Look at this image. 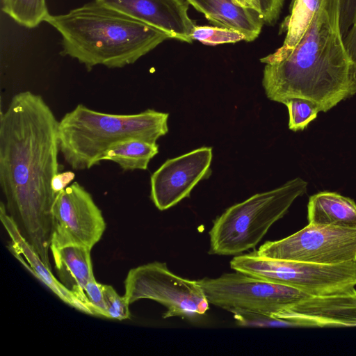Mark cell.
Masks as SVG:
<instances>
[{"label": "cell", "instance_id": "24", "mask_svg": "<svg viewBox=\"0 0 356 356\" xmlns=\"http://www.w3.org/2000/svg\"><path fill=\"white\" fill-rule=\"evenodd\" d=\"M238 5L256 12L264 24L273 25L279 19L284 0H234Z\"/></svg>", "mask_w": 356, "mask_h": 356}, {"label": "cell", "instance_id": "22", "mask_svg": "<svg viewBox=\"0 0 356 356\" xmlns=\"http://www.w3.org/2000/svg\"><path fill=\"white\" fill-rule=\"evenodd\" d=\"M193 40H198L205 45H218L245 40L241 32L216 26H195L191 34Z\"/></svg>", "mask_w": 356, "mask_h": 356}, {"label": "cell", "instance_id": "15", "mask_svg": "<svg viewBox=\"0 0 356 356\" xmlns=\"http://www.w3.org/2000/svg\"><path fill=\"white\" fill-rule=\"evenodd\" d=\"M214 26L241 32L245 41L254 40L264 22L254 10L238 5L234 0H186Z\"/></svg>", "mask_w": 356, "mask_h": 356}, {"label": "cell", "instance_id": "29", "mask_svg": "<svg viewBox=\"0 0 356 356\" xmlns=\"http://www.w3.org/2000/svg\"><path fill=\"white\" fill-rule=\"evenodd\" d=\"M346 51L356 67V22L343 38Z\"/></svg>", "mask_w": 356, "mask_h": 356}, {"label": "cell", "instance_id": "6", "mask_svg": "<svg viewBox=\"0 0 356 356\" xmlns=\"http://www.w3.org/2000/svg\"><path fill=\"white\" fill-rule=\"evenodd\" d=\"M230 267L250 276L297 289L311 296L341 293L356 286V262L318 264L269 259L254 252L234 257Z\"/></svg>", "mask_w": 356, "mask_h": 356}, {"label": "cell", "instance_id": "21", "mask_svg": "<svg viewBox=\"0 0 356 356\" xmlns=\"http://www.w3.org/2000/svg\"><path fill=\"white\" fill-rule=\"evenodd\" d=\"M282 104L288 108L289 128L293 131L304 130L320 112L315 103L302 97H291L284 100Z\"/></svg>", "mask_w": 356, "mask_h": 356}, {"label": "cell", "instance_id": "27", "mask_svg": "<svg viewBox=\"0 0 356 356\" xmlns=\"http://www.w3.org/2000/svg\"><path fill=\"white\" fill-rule=\"evenodd\" d=\"M339 24L344 38L356 22V0H339Z\"/></svg>", "mask_w": 356, "mask_h": 356}, {"label": "cell", "instance_id": "12", "mask_svg": "<svg viewBox=\"0 0 356 356\" xmlns=\"http://www.w3.org/2000/svg\"><path fill=\"white\" fill-rule=\"evenodd\" d=\"M272 316L292 322L296 327H356V289L308 296Z\"/></svg>", "mask_w": 356, "mask_h": 356}, {"label": "cell", "instance_id": "28", "mask_svg": "<svg viewBox=\"0 0 356 356\" xmlns=\"http://www.w3.org/2000/svg\"><path fill=\"white\" fill-rule=\"evenodd\" d=\"M75 177V174L72 171L58 172L52 179V188L57 194L65 189L67 185L72 182Z\"/></svg>", "mask_w": 356, "mask_h": 356}, {"label": "cell", "instance_id": "8", "mask_svg": "<svg viewBox=\"0 0 356 356\" xmlns=\"http://www.w3.org/2000/svg\"><path fill=\"white\" fill-rule=\"evenodd\" d=\"M197 281L209 304L231 313L246 311L273 316L311 296L297 289L238 271Z\"/></svg>", "mask_w": 356, "mask_h": 356}, {"label": "cell", "instance_id": "14", "mask_svg": "<svg viewBox=\"0 0 356 356\" xmlns=\"http://www.w3.org/2000/svg\"><path fill=\"white\" fill-rule=\"evenodd\" d=\"M0 220L11 239L10 250L26 268L65 303L79 312L94 316L90 307L79 300L54 276L52 271L46 266L39 255L21 235L15 222L7 213L3 202L0 204Z\"/></svg>", "mask_w": 356, "mask_h": 356}, {"label": "cell", "instance_id": "1", "mask_svg": "<svg viewBox=\"0 0 356 356\" xmlns=\"http://www.w3.org/2000/svg\"><path fill=\"white\" fill-rule=\"evenodd\" d=\"M58 123L43 97L29 90L15 94L0 117V186L6 210L51 270Z\"/></svg>", "mask_w": 356, "mask_h": 356}, {"label": "cell", "instance_id": "19", "mask_svg": "<svg viewBox=\"0 0 356 356\" xmlns=\"http://www.w3.org/2000/svg\"><path fill=\"white\" fill-rule=\"evenodd\" d=\"M322 0H293L291 14L283 22L282 31L286 32L283 44L271 58H280L291 52L307 31Z\"/></svg>", "mask_w": 356, "mask_h": 356}, {"label": "cell", "instance_id": "4", "mask_svg": "<svg viewBox=\"0 0 356 356\" xmlns=\"http://www.w3.org/2000/svg\"><path fill=\"white\" fill-rule=\"evenodd\" d=\"M169 114L147 109L134 114H113L79 104L58 123L59 150L74 170L98 165L113 143L137 138L156 143L168 131Z\"/></svg>", "mask_w": 356, "mask_h": 356}, {"label": "cell", "instance_id": "20", "mask_svg": "<svg viewBox=\"0 0 356 356\" xmlns=\"http://www.w3.org/2000/svg\"><path fill=\"white\" fill-rule=\"evenodd\" d=\"M2 10L17 24L36 27L49 15L45 0H2Z\"/></svg>", "mask_w": 356, "mask_h": 356}, {"label": "cell", "instance_id": "3", "mask_svg": "<svg viewBox=\"0 0 356 356\" xmlns=\"http://www.w3.org/2000/svg\"><path fill=\"white\" fill-rule=\"evenodd\" d=\"M45 22L62 36L63 53L88 70L133 64L165 40V32L95 0Z\"/></svg>", "mask_w": 356, "mask_h": 356}, {"label": "cell", "instance_id": "2", "mask_svg": "<svg viewBox=\"0 0 356 356\" xmlns=\"http://www.w3.org/2000/svg\"><path fill=\"white\" fill-rule=\"evenodd\" d=\"M339 0H322L305 34L288 54L260 59L267 97H302L326 112L356 93V67L343 42Z\"/></svg>", "mask_w": 356, "mask_h": 356}, {"label": "cell", "instance_id": "10", "mask_svg": "<svg viewBox=\"0 0 356 356\" xmlns=\"http://www.w3.org/2000/svg\"><path fill=\"white\" fill-rule=\"evenodd\" d=\"M52 214L50 249L77 245L92 250L106 229L102 211L76 181L57 193Z\"/></svg>", "mask_w": 356, "mask_h": 356}, {"label": "cell", "instance_id": "13", "mask_svg": "<svg viewBox=\"0 0 356 356\" xmlns=\"http://www.w3.org/2000/svg\"><path fill=\"white\" fill-rule=\"evenodd\" d=\"M137 20L154 26L170 39L191 43L195 26L188 14L186 0H96Z\"/></svg>", "mask_w": 356, "mask_h": 356}, {"label": "cell", "instance_id": "23", "mask_svg": "<svg viewBox=\"0 0 356 356\" xmlns=\"http://www.w3.org/2000/svg\"><path fill=\"white\" fill-rule=\"evenodd\" d=\"M236 323L243 327H296L290 321L276 318L270 315L246 311L232 312Z\"/></svg>", "mask_w": 356, "mask_h": 356}, {"label": "cell", "instance_id": "26", "mask_svg": "<svg viewBox=\"0 0 356 356\" xmlns=\"http://www.w3.org/2000/svg\"><path fill=\"white\" fill-rule=\"evenodd\" d=\"M85 291L88 301L96 313V316L107 318L104 301L102 284L96 281L94 273L90 275Z\"/></svg>", "mask_w": 356, "mask_h": 356}, {"label": "cell", "instance_id": "5", "mask_svg": "<svg viewBox=\"0 0 356 356\" xmlns=\"http://www.w3.org/2000/svg\"><path fill=\"white\" fill-rule=\"evenodd\" d=\"M307 188V182L296 177L231 206L213 221L209 253L235 255L254 248Z\"/></svg>", "mask_w": 356, "mask_h": 356}, {"label": "cell", "instance_id": "17", "mask_svg": "<svg viewBox=\"0 0 356 356\" xmlns=\"http://www.w3.org/2000/svg\"><path fill=\"white\" fill-rule=\"evenodd\" d=\"M309 223L356 228V204L334 192L312 195L307 204Z\"/></svg>", "mask_w": 356, "mask_h": 356}, {"label": "cell", "instance_id": "11", "mask_svg": "<svg viewBox=\"0 0 356 356\" xmlns=\"http://www.w3.org/2000/svg\"><path fill=\"white\" fill-rule=\"evenodd\" d=\"M212 148L201 147L166 160L150 177V197L156 207L164 211L189 197L194 187L209 177Z\"/></svg>", "mask_w": 356, "mask_h": 356}, {"label": "cell", "instance_id": "18", "mask_svg": "<svg viewBox=\"0 0 356 356\" xmlns=\"http://www.w3.org/2000/svg\"><path fill=\"white\" fill-rule=\"evenodd\" d=\"M158 153L156 143L129 138L112 144L104 153L102 161L115 162L124 171L145 170Z\"/></svg>", "mask_w": 356, "mask_h": 356}, {"label": "cell", "instance_id": "7", "mask_svg": "<svg viewBox=\"0 0 356 356\" xmlns=\"http://www.w3.org/2000/svg\"><path fill=\"white\" fill-rule=\"evenodd\" d=\"M124 296L129 305L150 299L165 306L163 318L197 319L209 309L198 281L175 275L165 263L154 261L131 268L124 280Z\"/></svg>", "mask_w": 356, "mask_h": 356}, {"label": "cell", "instance_id": "9", "mask_svg": "<svg viewBox=\"0 0 356 356\" xmlns=\"http://www.w3.org/2000/svg\"><path fill=\"white\" fill-rule=\"evenodd\" d=\"M254 252L269 259L318 264L356 262V228L309 223L286 238L266 241Z\"/></svg>", "mask_w": 356, "mask_h": 356}, {"label": "cell", "instance_id": "16", "mask_svg": "<svg viewBox=\"0 0 356 356\" xmlns=\"http://www.w3.org/2000/svg\"><path fill=\"white\" fill-rule=\"evenodd\" d=\"M58 280L79 300L96 313L86 293V286L93 273L91 250L77 245L50 249Z\"/></svg>", "mask_w": 356, "mask_h": 356}, {"label": "cell", "instance_id": "25", "mask_svg": "<svg viewBox=\"0 0 356 356\" xmlns=\"http://www.w3.org/2000/svg\"><path fill=\"white\" fill-rule=\"evenodd\" d=\"M102 291L107 318L120 321L130 318L129 304L124 296L118 295L113 287L108 284H102Z\"/></svg>", "mask_w": 356, "mask_h": 356}]
</instances>
